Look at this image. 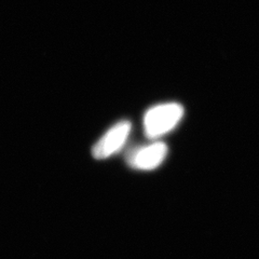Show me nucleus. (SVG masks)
<instances>
[{
	"label": "nucleus",
	"instance_id": "obj_1",
	"mask_svg": "<svg viewBox=\"0 0 259 259\" xmlns=\"http://www.w3.org/2000/svg\"><path fill=\"white\" fill-rule=\"evenodd\" d=\"M184 107L178 103H165L146 111L143 126L145 135L150 140L160 139L174 130L184 117Z\"/></svg>",
	"mask_w": 259,
	"mask_h": 259
},
{
	"label": "nucleus",
	"instance_id": "obj_3",
	"mask_svg": "<svg viewBox=\"0 0 259 259\" xmlns=\"http://www.w3.org/2000/svg\"><path fill=\"white\" fill-rule=\"evenodd\" d=\"M167 156V146L155 142L133 150L127 156V163L140 171H152L162 164Z\"/></svg>",
	"mask_w": 259,
	"mask_h": 259
},
{
	"label": "nucleus",
	"instance_id": "obj_2",
	"mask_svg": "<svg viewBox=\"0 0 259 259\" xmlns=\"http://www.w3.org/2000/svg\"><path fill=\"white\" fill-rule=\"evenodd\" d=\"M132 124L127 120L119 121L105 133L92 148V155L97 160L107 159L123 148L128 135L131 133Z\"/></svg>",
	"mask_w": 259,
	"mask_h": 259
}]
</instances>
